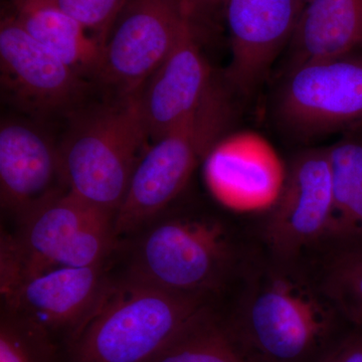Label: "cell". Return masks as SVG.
I'll return each mask as SVG.
<instances>
[{
  "label": "cell",
  "mask_w": 362,
  "mask_h": 362,
  "mask_svg": "<svg viewBox=\"0 0 362 362\" xmlns=\"http://www.w3.org/2000/svg\"><path fill=\"white\" fill-rule=\"evenodd\" d=\"M233 322L226 327L243 354L265 362H303L330 334L337 307L318 277L296 261H251Z\"/></svg>",
  "instance_id": "obj_1"
},
{
  "label": "cell",
  "mask_w": 362,
  "mask_h": 362,
  "mask_svg": "<svg viewBox=\"0 0 362 362\" xmlns=\"http://www.w3.org/2000/svg\"><path fill=\"white\" fill-rule=\"evenodd\" d=\"M206 300L164 291L125 276L109 282L62 362H147L202 312Z\"/></svg>",
  "instance_id": "obj_2"
},
{
  "label": "cell",
  "mask_w": 362,
  "mask_h": 362,
  "mask_svg": "<svg viewBox=\"0 0 362 362\" xmlns=\"http://www.w3.org/2000/svg\"><path fill=\"white\" fill-rule=\"evenodd\" d=\"M250 262L226 221L183 214L156 218L137 233L125 276L209 301Z\"/></svg>",
  "instance_id": "obj_3"
},
{
  "label": "cell",
  "mask_w": 362,
  "mask_h": 362,
  "mask_svg": "<svg viewBox=\"0 0 362 362\" xmlns=\"http://www.w3.org/2000/svg\"><path fill=\"white\" fill-rule=\"evenodd\" d=\"M69 119L59 143L66 189L115 218L149 148L138 95L86 104Z\"/></svg>",
  "instance_id": "obj_4"
},
{
  "label": "cell",
  "mask_w": 362,
  "mask_h": 362,
  "mask_svg": "<svg viewBox=\"0 0 362 362\" xmlns=\"http://www.w3.org/2000/svg\"><path fill=\"white\" fill-rule=\"evenodd\" d=\"M233 112L228 90L216 85L194 114L150 145L114 218L117 237L137 235L163 214L230 127Z\"/></svg>",
  "instance_id": "obj_5"
},
{
  "label": "cell",
  "mask_w": 362,
  "mask_h": 362,
  "mask_svg": "<svg viewBox=\"0 0 362 362\" xmlns=\"http://www.w3.org/2000/svg\"><path fill=\"white\" fill-rule=\"evenodd\" d=\"M275 115L287 134L310 140L362 123V57L310 59L289 66Z\"/></svg>",
  "instance_id": "obj_6"
},
{
  "label": "cell",
  "mask_w": 362,
  "mask_h": 362,
  "mask_svg": "<svg viewBox=\"0 0 362 362\" xmlns=\"http://www.w3.org/2000/svg\"><path fill=\"white\" fill-rule=\"evenodd\" d=\"M192 21L181 0H124L95 76L112 96H135Z\"/></svg>",
  "instance_id": "obj_7"
},
{
  "label": "cell",
  "mask_w": 362,
  "mask_h": 362,
  "mask_svg": "<svg viewBox=\"0 0 362 362\" xmlns=\"http://www.w3.org/2000/svg\"><path fill=\"white\" fill-rule=\"evenodd\" d=\"M2 96L33 120L71 117L86 105L88 80L28 35L13 16L0 25Z\"/></svg>",
  "instance_id": "obj_8"
},
{
  "label": "cell",
  "mask_w": 362,
  "mask_h": 362,
  "mask_svg": "<svg viewBox=\"0 0 362 362\" xmlns=\"http://www.w3.org/2000/svg\"><path fill=\"white\" fill-rule=\"evenodd\" d=\"M333 211L332 178L326 148L293 157L275 204L267 211L263 240L273 258L296 261L325 243Z\"/></svg>",
  "instance_id": "obj_9"
},
{
  "label": "cell",
  "mask_w": 362,
  "mask_h": 362,
  "mask_svg": "<svg viewBox=\"0 0 362 362\" xmlns=\"http://www.w3.org/2000/svg\"><path fill=\"white\" fill-rule=\"evenodd\" d=\"M230 61L226 82L249 94L264 80L291 40L304 6L301 0H225Z\"/></svg>",
  "instance_id": "obj_10"
},
{
  "label": "cell",
  "mask_w": 362,
  "mask_h": 362,
  "mask_svg": "<svg viewBox=\"0 0 362 362\" xmlns=\"http://www.w3.org/2000/svg\"><path fill=\"white\" fill-rule=\"evenodd\" d=\"M105 266L59 267L23 279L2 295L4 306L42 325L57 341L61 339L64 346L110 282Z\"/></svg>",
  "instance_id": "obj_11"
},
{
  "label": "cell",
  "mask_w": 362,
  "mask_h": 362,
  "mask_svg": "<svg viewBox=\"0 0 362 362\" xmlns=\"http://www.w3.org/2000/svg\"><path fill=\"white\" fill-rule=\"evenodd\" d=\"M286 168L261 138H223L204 158L206 187L214 199L237 213L268 211L275 204Z\"/></svg>",
  "instance_id": "obj_12"
},
{
  "label": "cell",
  "mask_w": 362,
  "mask_h": 362,
  "mask_svg": "<svg viewBox=\"0 0 362 362\" xmlns=\"http://www.w3.org/2000/svg\"><path fill=\"white\" fill-rule=\"evenodd\" d=\"M66 189L59 143L37 124L2 121L0 128V201L20 220L33 207Z\"/></svg>",
  "instance_id": "obj_13"
},
{
  "label": "cell",
  "mask_w": 362,
  "mask_h": 362,
  "mask_svg": "<svg viewBox=\"0 0 362 362\" xmlns=\"http://www.w3.org/2000/svg\"><path fill=\"white\" fill-rule=\"evenodd\" d=\"M216 85L189 23L175 49L138 94L149 140L156 142L194 114Z\"/></svg>",
  "instance_id": "obj_14"
},
{
  "label": "cell",
  "mask_w": 362,
  "mask_h": 362,
  "mask_svg": "<svg viewBox=\"0 0 362 362\" xmlns=\"http://www.w3.org/2000/svg\"><path fill=\"white\" fill-rule=\"evenodd\" d=\"M289 66L362 49V0H309L290 40Z\"/></svg>",
  "instance_id": "obj_15"
},
{
  "label": "cell",
  "mask_w": 362,
  "mask_h": 362,
  "mask_svg": "<svg viewBox=\"0 0 362 362\" xmlns=\"http://www.w3.org/2000/svg\"><path fill=\"white\" fill-rule=\"evenodd\" d=\"M13 14L28 35L70 66L81 77L93 78L99 68L103 45L78 21L40 0L16 2Z\"/></svg>",
  "instance_id": "obj_16"
},
{
  "label": "cell",
  "mask_w": 362,
  "mask_h": 362,
  "mask_svg": "<svg viewBox=\"0 0 362 362\" xmlns=\"http://www.w3.org/2000/svg\"><path fill=\"white\" fill-rule=\"evenodd\" d=\"M326 151L332 178L333 211L324 244L362 246V137L345 138Z\"/></svg>",
  "instance_id": "obj_17"
},
{
  "label": "cell",
  "mask_w": 362,
  "mask_h": 362,
  "mask_svg": "<svg viewBox=\"0 0 362 362\" xmlns=\"http://www.w3.org/2000/svg\"><path fill=\"white\" fill-rule=\"evenodd\" d=\"M147 362L250 361L226 323L207 308Z\"/></svg>",
  "instance_id": "obj_18"
},
{
  "label": "cell",
  "mask_w": 362,
  "mask_h": 362,
  "mask_svg": "<svg viewBox=\"0 0 362 362\" xmlns=\"http://www.w3.org/2000/svg\"><path fill=\"white\" fill-rule=\"evenodd\" d=\"M331 250L319 281L342 318L362 331V246Z\"/></svg>",
  "instance_id": "obj_19"
},
{
  "label": "cell",
  "mask_w": 362,
  "mask_h": 362,
  "mask_svg": "<svg viewBox=\"0 0 362 362\" xmlns=\"http://www.w3.org/2000/svg\"><path fill=\"white\" fill-rule=\"evenodd\" d=\"M0 362H62L58 342L42 325L2 307Z\"/></svg>",
  "instance_id": "obj_20"
},
{
  "label": "cell",
  "mask_w": 362,
  "mask_h": 362,
  "mask_svg": "<svg viewBox=\"0 0 362 362\" xmlns=\"http://www.w3.org/2000/svg\"><path fill=\"white\" fill-rule=\"evenodd\" d=\"M78 21L105 45L124 0H40Z\"/></svg>",
  "instance_id": "obj_21"
},
{
  "label": "cell",
  "mask_w": 362,
  "mask_h": 362,
  "mask_svg": "<svg viewBox=\"0 0 362 362\" xmlns=\"http://www.w3.org/2000/svg\"><path fill=\"white\" fill-rule=\"evenodd\" d=\"M318 362H362V331L344 338Z\"/></svg>",
  "instance_id": "obj_22"
},
{
  "label": "cell",
  "mask_w": 362,
  "mask_h": 362,
  "mask_svg": "<svg viewBox=\"0 0 362 362\" xmlns=\"http://www.w3.org/2000/svg\"><path fill=\"white\" fill-rule=\"evenodd\" d=\"M181 1H182L183 11L187 18L192 21L201 14L223 6L225 0H181Z\"/></svg>",
  "instance_id": "obj_23"
},
{
  "label": "cell",
  "mask_w": 362,
  "mask_h": 362,
  "mask_svg": "<svg viewBox=\"0 0 362 362\" xmlns=\"http://www.w3.org/2000/svg\"><path fill=\"white\" fill-rule=\"evenodd\" d=\"M302 4H303V6H306L307 2L309 1V0H301Z\"/></svg>",
  "instance_id": "obj_24"
},
{
  "label": "cell",
  "mask_w": 362,
  "mask_h": 362,
  "mask_svg": "<svg viewBox=\"0 0 362 362\" xmlns=\"http://www.w3.org/2000/svg\"><path fill=\"white\" fill-rule=\"evenodd\" d=\"M13 4H14V2L21 1V0H13Z\"/></svg>",
  "instance_id": "obj_25"
},
{
  "label": "cell",
  "mask_w": 362,
  "mask_h": 362,
  "mask_svg": "<svg viewBox=\"0 0 362 362\" xmlns=\"http://www.w3.org/2000/svg\"><path fill=\"white\" fill-rule=\"evenodd\" d=\"M181 2H182V1H181Z\"/></svg>",
  "instance_id": "obj_26"
}]
</instances>
